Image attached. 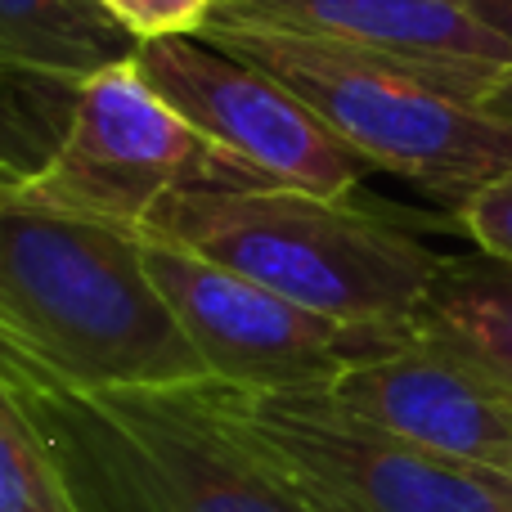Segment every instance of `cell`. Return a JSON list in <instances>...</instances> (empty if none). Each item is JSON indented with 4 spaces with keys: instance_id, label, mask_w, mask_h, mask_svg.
Instances as JSON below:
<instances>
[{
    "instance_id": "cell-13",
    "label": "cell",
    "mask_w": 512,
    "mask_h": 512,
    "mask_svg": "<svg viewBox=\"0 0 512 512\" xmlns=\"http://www.w3.org/2000/svg\"><path fill=\"white\" fill-rule=\"evenodd\" d=\"M77 86L59 77L0 68V185L23 189L36 180L68 135Z\"/></svg>"
},
{
    "instance_id": "cell-9",
    "label": "cell",
    "mask_w": 512,
    "mask_h": 512,
    "mask_svg": "<svg viewBox=\"0 0 512 512\" xmlns=\"http://www.w3.org/2000/svg\"><path fill=\"white\" fill-rule=\"evenodd\" d=\"M346 414L436 459L512 481V396L405 333L324 387Z\"/></svg>"
},
{
    "instance_id": "cell-6",
    "label": "cell",
    "mask_w": 512,
    "mask_h": 512,
    "mask_svg": "<svg viewBox=\"0 0 512 512\" xmlns=\"http://www.w3.org/2000/svg\"><path fill=\"white\" fill-rule=\"evenodd\" d=\"M248 180V171L207 144L135 63H117L77 86L59 153L18 194L54 212L144 230L171 194Z\"/></svg>"
},
{
    "instance_id": "cell-10",
    "label": "cell",
    "mask_w": 512,
    "mask_h": 512,
    "mask_svg": "<svg viewBox=\"0 0 512 512\" xmlns=\"http://www.w3.org/2000/svg\"><path fill=\"white\" fill-rule=\"evenodd\" d=\"M212 23L319 36L382 59L423 63L477 81L486 95L512 72V45L459 0H221Z\"/></svg>"
},
{
    "instance_id": "cell-17",
    "label": "cell",
    "mask_w": 512,
    "mask_h": 512,
    "mask_svg": "<svg viewBox=\"0 0 512 512\" xmlns=\"http://www.w3.org/2000/svg\"><path fill=\"white\" fill-rule=\"evenodd\" d=\"M459 5L512 45V0H459Z\"/></svg>"
},
{
    "instance_id": "cell-19",
    "label": "cell",
    "mask_w": 512,
    "mask_h": 512,
    "mask_svg": "<svg viewBox=\"0 0 512 512\" xmlns=\"http://www.w3.org/2000/svg\"><path fill=\"white\" fill-rule=\"evenodd\" d=\"M9 194H14V189H5V185H0V203H5V198H9Z\"/></svg>"
},
{
    "instance_id": "cell-16",
    "label": "cell",
    "mask_w": 512,
    "mask_h": 512,
    "mask_svg": "<svg viewBox=\"0 0 512 512\" xmlns=\"http://www.w3.org/2000/svg\"><path fill=\"white\" fill-rule=\"evenodd\" d=\"M459 225L481 252H495L512 261V171L490 185H481L468 203L459 207Z\"/></svg>"
},
{
    "instance_id": "cell-2",
    "label": "cell",
    "mask_w": 512,
    "mask_h": 512,
    "mask_svg": "<svg viewBox=\"0 0 512 512\" xmlns=\"http://www.w3.org/2000/svg\"><path fill=\"white\" fill-rule=\"evenodd\" d=\"M0 337L95 391L207 378L149 274L144 234L23 194L0 203Z\"/></svg>"
},
{
    "instance_id": "cell-4",
    "label": "cell",
    "mask_w": 512,
    "mask_h": 512,
    "mask_svg": "<svg viewBox=\"0 0 512 512\" xmlns=\"http://www.w3.org/2000/svg\"><path fill=\"white\" fill-rule=\"evenodd\" d=\"M198 36L279 77L369 167L427 189L454 212L512 171V122L481 108L486 86L468 77L261 27L207 23Z\"/></svg>"
},
{
    "instance_id": "cell-12",
    "label": "cell",
    "mask_w": 512,
    "mask_h": 512,
    "mask_svg": "<svg viewBox=\"0 0 512 512\" xmlns=\"http://www.w3.org/2000/svg\"><path fill=\"white\" fill-rule=\"evenodd\" d=\"M140 41L99 0H0V68L81 81L135 63Z\"/></svg>"
},
{
    "instance_id": "cell-5",
    "label": "cell",
    "mask_w": 512,
    "mask_h": 512,
    "mask_svg": "<svg viewBox=\"0 0 512 512\" xmlns=\"http://www.w3.org/2000/svg\"><path fill=\"white\" fill-rule=\"evenodd\" d=\"M221 400L310 512H512L508 477L414 450L346 414L328 391L221 387Z\"/></svg>"
},
{
    "instance_id": "cell-11",
    "label": "cell",
    "mask_w": 512,
    "mask_h": 512,
    "mask_svg": "<svg viewBox=\"0 0 512 512\" xmlns=\"http://www.w3.org/2000/svg\"><path fill=\"white\" fill-rule=\"evenodd\" d=\"M409 333L512 396V261L481 248L441 256Z\"/></svg>"
},
{
    "instance_id": "cell-14",
    "label": "cell",
    "mask_w": 512,
    "mask_h": 512,
    "mask_svg": "<svg viewBox=\"0 0 512 512\" xmlns=\"http://www.w3.org/2000/svg\"><path fill=\"white\" fill-rule=\"evenodd\" d=\"M0 512H77L32 418L0 382Z\"/></svg>"
},
{
    "instance_id": "cell-7",
    "label": "cell",
    "mask_w": 512,
    "mask_h": 512,
    "mask_svg": "<svg viewBox=\"0 0 512 512\" xmlns=\"http://www.w3.org/2000/svg\"><path fill=\"white\" fill-rule=\"evenodd\" d=\"M144 261L207 378L248 396L324 391L351 364L405 337L315 315L176 243L144 239Z\"/></svg>"
},
{
    "instance_id": "cell-8",
    "label": "cell",
    "mask_w": 512,
    "mask_h": 512,
    "mask_svg": "<svg viewBox=\"0 0 512 512\" xmlns=\"http://www.w3.org/2000/svg\"><path fill=\"white\" fill-rule=\"evenodd\" d=\"M135 68L207 144L261 185L351 198L364 171H373L319 122L297 90L248 59H234L207 36L144 41Z\"/></svg>"
},
{
    "instance_id": "cell-3",
    "label": "cell",
    "mask_w": 512,
    "mask_h": 512,
    "mask_svg": "<svg viewBox=\"0 0 512 512\" xmlns=\"http://www.w3.org/2000/svg\"><path fill=\"white\" fill-rule=\"evenodd\" d=\"M144 239L189 248L351 328L409 333L441 256L400 225L283 185H198L171 194Z\"/></svg>"
},
{
    "instance_id": "cell-18",
    "label": "cell",
    "mask_w": 512,
    "mask_h": 512,
    "mask_svg": "<svg viewBox=\"0 0 512 512\" xmlns=\"http://www.w3.org/2000/svg\"><path fill=\"white\" fill-rule=\"evenodd\" d=\"M481 108H490L495 117H504V122H512V72H504V77L495 81V90H490V95L481 99Z\"/></svg>"
},
{
    "instance_id": "cell-15",
    "label": "cell",
    "mask_w": 512,
    "mask_h": 512,
    "mask_svg": "<svg viewBox=\"0 0 512 512\" xmlns=\"http://www.w3.org/2000/svg\"><path fill=\"white\" fill-rule=\"evenodd\" d=\"M135 41H167V36H198L212 23L221 0H99Z\"/></svg>"
},
{
    "instance_id": "cell-1",
    "label": "cell",
    "mask_w": 512,
    "mask_h": 512,
    "mask_svg": "<svg viewBox=\"0 0 512 512\" xmlns=\"http://www.w3.org/2000/svg\"><path fill=\"white\" fill-rule=\"evenodd\" d=\"M0 382L77 512H310L239 432L212 378L95 391L0 337Z\"/></svg>"
}]
</instances>
